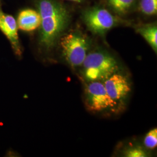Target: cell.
I'll use <instances>...</instances> for the list:
<instances>
[{
  "instance_id": "cell-1",
  "label": "cell",
  "mask_w": 157,
  "mask_h": 157,
  "mask_svg": "<svg viewBox=\"0 0 157 157\" xmlns=\"http://www.w3.org/2000/svg\"><path fill=\"white\" fill-rule=\"evenodd\" d=\"M38 12L41 17L40 43L50 48L67 28L69 14L62 4L54 0H40Z\"/></svg>"
},
{
  "instance_id": "cell-2",
  "label": "cell",
  "mask_w": 157,
  "mask_h": 157,
  "mask_svg": "<svg viewBox=\"0 0 157 157\" xmlns=\"http://www.w3.org/2000/svg\"><path fill=\"white\" fill-rule=\"evenodd\" d=\"M82 74L87 82H104L119 71L117 59L111 54L102 51L88 53L83 63Z\"/></svg>"
},
{
  "instance_id": "cell-3",
  "label": "cell",
  "mask_w": 157,
  "mask_h": 157,
  "mask_svg": "<svg viewBox=\"0 0 157 157\" xmlns=\"http://www.w3.org/2000/svg\"><path fill=\"white\" fill-rule=\"evenodd\" d=\"M62 54L65 61L72 67H82L88 54L89 44L87 39L78 32H70L60 41Z\"/></svg>"
},
{
  "instance_id": "cell-4",
  "label": "cell",
  "mask_w": 157,
  "mask_h": 157,
  "mask_svg": "<svg viewBox=\"0 0 157 157\" xmlns=\"http://www.w3.org/2000/svg\"><path fill=\"white\" fill-rule=\"evenodd\" d=\"M87 83L84 90V101L89 111L100 112L116 108L118 105L108 94L102 82Z\"/></svg>"
},
{
  "instance_id": "cell-5",
  "label": "cell",
  "mask_w": 157,
  "mask_h": 157,
  "mask_svg": "<svg viewBox=\"0 0 157 157\" xmlns=\"http://www.w3.org/2000/svg\"><path fill=\"white\" fill-rule=\"evenodd\" d=\"M84 22L93 33L103 35L117 23L115 17L105 8L95 7L84 14Z\"/></svg>"
},
{
  "instance_id": "cell-6",
  "label": "cell",
  "mask_w": 157,
  "mask_h": 157,
  "mask_svg": "<svg viewBox=\"0 0 157 157\" xmlns=\"http://www.w3.org/2000/svg\"><path fill=\"white\" fill-rule=\"evenodd\" d=\"M107 93L117 104L122 103L131 91L128 79L122 74L117 72L103 82Z\"/></svg>"
},
{
  "instance_id": "cell-7",
  "label": "cell",
  "mask_w": 157,
  "mask_h": 157,
  "mask_svg": "<svg viewBox=\"0 0 157 157\" xmlns=\"http://www.w3.org/2000/svg\"><path fill=\"white\" fill-rule=\"evenodd\" d=\"M17 28V21L15 18L0 10V30L10 41L15 53L17 56H21L22 50L19 41Z\"/></svg>"
},
{
  "instance_id": "cell-8",
  "label": "cell",
  "mask_w": 157,
  "mask_h": 157,
  "mask_svg": "<svg viewBox=\"0 0 157 157\" xmlns=\"http://www.w3.org/2000/svg\"><path fill=\"white\" fill-rule=\"evenodd\" d=\"M17 22L19 29L31 32L40 26L41 17L39 12L30 9L25 10L19 13Z\"/></svg>"
},
{
  "instance_id": "cell-9",
  "label": "cell",
  "mask_w": 157,
  "mask_h": 157,
  "mask_svg": "<svg viewBox=\"0 0 157 157\" xmlns=\"http://www.w3.org/2000/svg\"><path fill=\"white\" fill-rule=\"evenodd\" d=\"M143 37L146 40L155 53L157 52V28L155 25H146L137 30Z\"/></svg>"
},
{
  "instance_id": "cell-10",
  "label": "cell",
  "mask_w": 157,
  "mask_h": 157,
  "mask_svg": "<svg viewBox=\"0 0 157 157\" xmlns=\"http://www.w3.org/2000/svg\"><path fill=\"white\" fill-rule=\"evenodd\" d=\"M109 6L115 11L123 13L129 10L134 3L135 0H107Z\"/></svg>"
},
{
  "instance_id": "cell-11",
  "label": "cell",
  "mask_w": 157,
  "mask_h": 157,
  "mask_svg": "<svg viewBox=\"0 0 157 157\" xmlns=\"http://www.w3.org/2000/svg\"><path fill=\"white\" fill-rule=\"evenodd\" d=\"M141 11L147 15H154L157 13V0H141Z\"/></svg>"
},
{
  "instance_id": "cell-12",
  "label": "cell",
  "mask_w": 157,
  "mask_h": 157,
  "mask_svg": "<svg viewBox=\"0 0 157 157\" xmlns=\"http://www.w3.org/2000/svg\"><path fill=\"white\" fill-rule=\"evenodd\" d=\"M123 155L127 157H145L148 156L147 152L140 146H130L126 148Z\"/></svg>"
},
{
  "instance_id": "cell-13",
  "label": "cell",
  "mask_w": 157,
  "mask_h": 157,
  "mask_svg": "<svg viewBox=\"0 0 157 157\" xmlns=\"http://www.w3.org/2000/svg\"><path fill=\"white\" fill-rule=\"evenodd\" d=\"M144 144L147 148L153 150L157 146V129L154 128L150 130L144 139Z\"/></svg>"
},
{
  "instance_id": "cell-14",
  "label": "cell",
  "mask_w": 157,
  "mask_h": 157,
  "mask_svg": "<svg viewBox=\"0 0 157 157\" xmlns=\"http://www.w3.org/2000/svg\"><path fill=\"white\" fill-rule=\"evenodd\" d=\"M69 1H74V2H81L82 0H69Z\"/></svg>"
}]
</instances>
